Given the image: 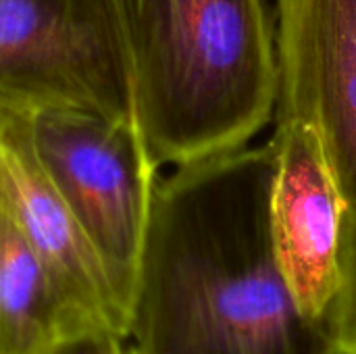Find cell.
<instances>
[{
	"mask_svg": "<svg viewBox=\"0 0 356 354\" xmlns=\"http://www.w3.org/2000/svg\"><path fill=\"white\" fill-rule=\"evenodd\" d=\"M136 119L161 167L244 148L273 117L280 65L267 0H119Z\"/></svg>",
	"mask_w": 356,
	"mask_h": 354,
	"instance_id": "7a4b0ae2",
	"label": "cell"
},
{
	"mask_svg": "<svg viewBox=\"0 0 356 354\" xmlns=\"http://www.w3.org/2000/svg\"><path fill=\"white\" fill-rule=\"evenodd\" d=\"M269 144L273 148L269 215L277 263L302 315L330 325L342 286L348 207L311 123L280 117Z\"/></svg>",
	"mask_w": 356,
	"mask_h": 354,
	"instance_id": "8992f818",
	"label": "cell"
},
{
	"mask_svg": "<svg viewBox=\"0 0 356 354\" xmlns=\"http://www.w3.org/2000/svg\"><path fill=\"white\" fill-rule=\"evenodd\" d=\"M275 117L315 127L348 209H356V0H277Z\"/></svg>",
	"mask_w": 356,
	"mask_h": 354,
	"instance_id": "5b68a950",
	"label": "cell"
},
{
	"mask_svg": "<svg viewBox=\"0 0 356 354\" xmlns=\"http://www.w3.org/2000/svg\"><path fill=\"white\" fill-rule=\"evenodd\" d=\"M125 354H138V353H136V351H134V348H131V346L127 344V348H125Z\"/></svg>",
	"mask_w": 356,
	"mask_h": 354,
	"instance_id": "8fae6325",
	"label": "cell"
},
{
	"mask_svg": "<svg viewBox=\"0 0 356 354\" xmlns=\"http://www.w3.org/2000/svg\"><path fill=\"white\" fill-rule=\"evenodd\" d=\"M71 334L46 265L0 209V354H46Z\"/></svg>",
	"mask_w": 356,
	"mask_h": 354,
	"instance_id": "ba28073f",
	"label": "cell"
},
{
	"mask_svg": "<svg viewBox=\"0 0 356 354\" xmlns=\"http://www.w3.org/2000/svg\"><path fill=\"white\" fill-rule=\"evenodd\" d=\"M35 108L138 123L119 0H0V113Z\"/></svg>",
	"mask_w": 356,
	"mask_h": 354,
	"instance_id": "277c9868",
	"label": "cell"
},
{
	"mask_svg": "<svg viewBox=\"0 0 356 354\" xmlns=\"http://www.w3.org/2000/svg\"><path fill=\"white\" fill-rule=\"evenodd\" d=\"M340 354H356V209H348L342 246V286L330 315Z\"/></svg>",
	"mask_w": 356,
	"mask_h": 354,
	"instance_id": "9c48e42d",
	"label": "cell"
},
{
	"mask_svg": "<svg viewBox=\"0 0 356 354\" xmlns=\"http://www.w3.org/2000/svg\"><path fill=\"white\" fill-rule=\"evenodd\" d=\"M273 148L159 177L127 344L138 354H340L294 303L271 236Z\"/></svg>",
	"mask_w": 356,
	"mask_h": 354,
	"instance_id": "6da1fadb",
	"label": "cell"
},
{
	"mask_svg": "<svg viewBox=\"0 0 356 354\" xmlns=\"http://www.w3.org/2000/svg\"><path fill=\"white\" fill-rule=\"evenodd\" d=\"M25 123L42 169L104 267L129 334L159 165L136 121L35 108Z\"/></svg>",
	"mask_w": 356,
	"mask_h": 354,
	"instance_id": "3957f363",
	"label": "cell"
},
{
	"mask_svg": "<svg viewBox=\"0 0 356 354\" xmlns=\"http://www.w3.org/2000/svg\"><path fill=\"white\" fill-rule=\"evenodd\" d=\"M127 340L111 330H88L63 338L46 354H125Z\"/></svg>",
	"mask_w": 356,
	"mask_h": 354,
	"instance_id": "30bf717a",
	"label": "cell"
},
{
	"mask_svg": "<svg viewBox=\"0 0 356 354\" xmlns=\"http://www.w3.org/2000/svg\"><path fill=\"white\" fill-rule=\"evenodd\" d=\"M0 209L46 265L73 332L111 330L127 340L104 267L42 169L25 113H0Z\"/></svg>",
	"mask_w": 356,
	"mask_h": 354,
	"instance_id": "52a82bcc",
	"label": "cell"
}]
</instances>
